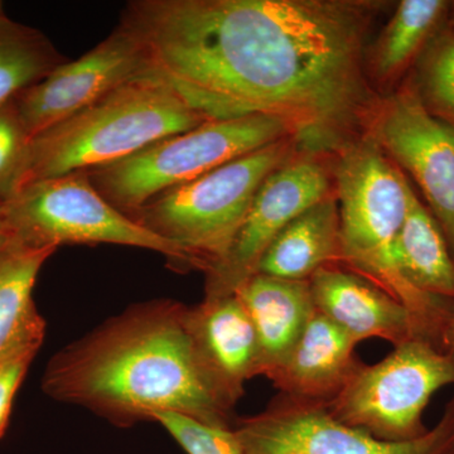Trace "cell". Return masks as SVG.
<instances>
[{
  "instance_id": "5",
  "label": "cell",
  "mask_w": 454,
  "mask_h": 454,
  "mask_svg": "<svg viewBox=\"0 0 454 454\" xmlns=\"http://www.w3.org/2000/svg\"><path fill=\"white\" fill-rule=\"evenodd\" d=\"M297 153L294 139L278 140L164 191L128 217L207 273L225 258L262 182Z\"/></svg>"
},
{
  "instance_id": "10",
  "label": "cell",
  "mask_w": 454,
  "mask_h": 454,
  "mask_svg": "<svg viewBox=\"0 0 454 454\" xmlns=\"http://www.w3.org/2000/svg\"><path fill=\"white\" fill-rule=\"evenodd\" d=\"M333 193V158L300 152L273 170L254 197L225 258L205 273V297L235 294L258 273L260 260L284 227Z\"/></svg>"
},
{
  "instance_id": "27",
  "label": "cell",
  "mask_w": 454,
  "mask_h": 454,
  "mask_svg": "<svg viewBox=\"0 0 454 454\" xmlns=\"http://www.w3.org/2000/svg\"><path fill=\"white\" fill-rule=\"evenodd\" d=\"M9 234L7 217H5L4 203H0V240Z\"/></svg>"
},
{
  "instance_id": "26",
  "label": "cell",
  "mask_w": 454,
  "mask_h": 454,
  "mask_svg": "<svg viewBox=\"0 0 454 454\" xmlns=\"http://www.w3.org/2000/svg\"><path fill=\"white\" fill-rule=\"evenodd\" d=\"M444 349L454 355V303L444 331Z\"/></svg>"
},
{
  "instance_id": "4",
  "label": "cell",
  "mask_w": 454,
  "mask_h": 454,
  "mask_svg": "<svg viewBox=\"0 0 454 454\" xmlns=\"http://www.w3.org/2000/svg\"><path fill=\"white\" fill-rule=\"evenodd\" d=\"M206 121L162 80L153 74L137 77L35 137L20 187L103 168Z\"/></svg>"
},
{
  "instance_id": "2",
  "label": "cell",
  "mask_w": 454,
  "mask_h": 454,
  "mask_svg": "<svg viewBox=\"0 0 454 454\" xmlns=\"http://www.w3.org/2000/svg\"><path fill=\"white\" fill-rule=\"evenodd\" d=\"M187 310L172 300L125 309L59 349L46 367L42 390L118 426L173 411L232 428L235 406L203 363Z\"/></svg>"
},
{
  "instance_id": "28",
  "label": "cell",
  "mask_w": 454,
  "mask_h": 454,
  "mask_svg": "<svg viewBox=\"0 0 454 454\" xmlns=\"http://www.w3.org/2000/svg\"><path fill=\"white\" fill-rule=\"evenodd\" d=\"M453 5H450V9H452V12H450V31L453 33L454 35V3H452Z\"/></svg>"
},
{
  "instance_id": "18",
  "label": "cell",
  "mask_w": 454,
  "mask_h": 454,
  "mask_svg": "<svg viewBox=\"0 0 454 454\" xmlns=\"http://www.w3.org/2000/svg\"><path fill=\"white\" fill-rule=\"evenodd\" d=\"M56 250L35 247L11 232L0 240V357L44 340L46 322L33 301V288Z\"/></svg>"
},
{
  "instance_id": "14",
  "label": "cell",
  "mask_w": 454,
  "mask_h": 454,
  "mask_svg": "<svg viewBox=\"0 0 454 454\" xmlns=\"http://www.w3.org/2000/svg\"><path fill=\"white\" fill-rule=\"evenodd\" d=\"M356 346V340L315 310L270 381L282 396L325 406L364 366Z\"/></svg>"
},
{
  "instance_id": "12",
  "label": "cell",
  "mask_w": 454,
  "mask_h": 454,
  "mask_svg": "<svg viewBox=\"0 0 454 454\" xmlns=\"http://www.w3.org/2000/svg\"><path fill=\"white\" fill-rule=\"evenodd\" d=\"M145 74L149 70L142 47L118 26L94 49L59 66L14 101L33 139Z\"/></svg>"
},
{
  "instance_id": "20",
  "label": "cell",
  "mask_w": 454,
  "mask_h": 454,
  "mask_svg": "<svg viewBox=\"0 0 454 454\" xmlns=\"http://www.w3.org/2000/svg\"><path fill=\"white\" fill-rule=\"evenodd\" d=\"M396 259L403 276L415 289L454 301L452 252L441 226L414 190L397 236Z\"/></svg>"
},
{
  "instance_id": "25",
  "label": "cell",
  "mask_w": 454,
  "mask_h": 454,
  "mask_svg": "<svg viewBox=\"0 0 454 454\" xmlns=\"http://www.w3.org/2000/svg\"><path fill=\"white\" fill-rule=\"evenodd\" d=\"M42 343L43 340H31L0 357V438L8 428L14 397Z\"/></svg>"
},
{
  "instance_id": "23",
  "label": "cell",
  "mask_w": 454,
  "mask_h": 454,
  "mask_svg": "<svg viewBox=\"0 0 454 454\" xmlns=\"http://www.w3.org/2000/svg\"><path fill=\"white\" fill-rule=\"evenodd\" d=\"M31 143L14 98L0 106V203L22 186Z\"/></svg>"
},
{
  "instance_id": "16",
  "label": "cell",
  "mask_w": 454,
  "mask_h": 454,
  "mask_svg": "<svg viewBox=\"0 0 454 454\" xmlns=\"http://www.w3.org/2000/svg\"><path fill=\"white\" fill-rule=\"evenodd\" d=\"M258 342L259 376L270 380L315 313L309 282L255 274L235 293Z\"/></svg>"
},
{
  "instance_id": "11",
  "label": "cell",
  "mask_w": 454,
  "mask_h": 454,
  "mask_svg": "<svg viewBox=\"0 0 454 454\" xmlns=\"http://www.w3.org/2000/svg\"><path fill=\"white\" fill-rule=\"evenodd\" d=\"M367 136L422 191L454 258V124L423 106L405 83L380 98Z\"/></svg>"
},
{
  "instance_id": "13",
  "label": "cell",
  "mask_w": 454,
  "mask_h": 454,
  "mask_svg": "<svg viewBox=\"0 0 454 454\" xmlns=\"http://www.w3.org/2000/svg\"><path fill=\"white\" fill-rule=\"evenodd\" d=\"M317 312L361 342L380 339L394 346L424 340L411 313L387 292L342 267H327L309 279ZM432 343V342H430Z\"/></svg>"
},
{
  "instance_id": "29",
  "label": "cell",
  "mask_w": 454,
  "mask_h": 454,
  "mask_svg": "<svg viewBox=\"0 0 454 454\" xmlns=\"http://www.w3.org/2000/svg\"><path fill=\"white\" fill-rule=\"evenodd\" d=\"M5 17H8V16L4 11V4H3V2H0V20H3V18H5Z\"/></svg>"
},
{
  "instance_id": "21",
  "label": "cell",
  "mask_w": 454,
  "mask_h": 454,
  "mask_svg": "<svg viewBox=\"0 0 454 454\" xmlns=\"http://www.w3.org/2000/svg\"><path fill=\"white\" fill-rule=\"evenodd\" d=\"M66 59L46 35L32 27L0 20V106L40 82Z\"/></svg>"
},
{
  "instance_id": "17",
  "label": "cell",
  "mask_w": 454,
  "mask_h": 454,
  "mask_svg": "<svg viewBox=\"0 0 454 454\" xmlns=\"http://www.w3.org/2000/svg\"><path fill=\"white\" fill-rule=\"evenodd\" d=\"M340 264V208L334 192L284 227L260 260L258 273L309 282L321 269Z\"/></svg>"
},
{
  "instance_id": "15",
  "label": "cell",
  "mask_w": 454,
  "mask_h": 454,
  "mask_svg": "<svg viewBox=\"0 0 454 454\" xmlns=\"http://www.w3.org/2000/svg\"><path fill=\"white\" fill-rule=\"evenodd\" d=\"M187 322L203 363L235 406L245 384L259 376L258 342L243 303L236 294L205 297L188 307Z\"/></svg>"
},
{
  "instance_id": "24",
  "label": "cell",
  "mask_w": 454,
  "mask_h": 454,
  "mask_svg": "<svg viewBox=\"0 0 454 454\" xmlns=\"http://www.w3.org/2000/svg\"><path fill=\"white\" fill-rule=\"evenodd\" d=\"M149 420L160 423L187 454H245L234 428L212 426L173 411H158Z\"/></svg>"
},
{
  "instance_id": "9",
  "label": "cell",
  "mask_w": 454,
  "mask_h": 454,
  "mask_svg": "<svg viewBox=\"0 0 454 454\" xmlns=\"http://www.w3.org/2000/svg\"><path fill=\"white\" fill-rule=\"evenodd\" d=\"M245 454H452L454 397L420 437L387 442L334 419L325 405L280 395L232 426Z\"/></svg>"
},
{
  "instance_id": "1",
  "label": "cell",
  "mask_w": 454,
  "mask_h": 454,
  "mask_svg": "<svg viewBox=\"0 0 454 454\" xmlns=\"http://www.w3.org/2000/svg\"><path fill=\"white\" fill-rule=\"evenodd\" d=\"M382 3L133 0L119 27L149 74L205 121L269 116L301 153L334 158L365 136L379 97L365 42Z\"/></svg>"
},
{
  "instance_id": "19",
  "label": "cell",
  "mask_w": 454,
  "mask_h": 454,
  "mask_svg": "<svg viewBox=\"0 0 454 454\" xmlns=\"http://www.w3.org/2000/svg\"><path fill=\"white\" fill-rule=\"evenodd\" d=\"M450 3L402 0L365 55L366 74L379 88H389L415 65L439 32Z\"/></svg>"
},
{
  "instance_id": "30",
  "label": "cell",
  "mask_w": 454,
  "mask_h": 454,
  "mask_svg": "<svg viewBox=\"0 0 454 454\" xmlns=\"http://www.w3.org/2000/svg\"><path fill=\"white\" fill-rule=\"evenodd\" d=\"M452 454H454V448H453V450H452Z\"/></svg>"
},
{
  "instance_id": "3",
  "label": "cell",
  "mask_w": 454,
  "mask_h": 454,
  "mask_svg": "<svg viewBox=\"0 0 454 454\" xmlns=\"http://www.w3.org/2000/svg\"><path fill=\"white\" fill-rule=\"evenodd\" d=\"M333 179L340 208V267L402 303L423 339L444 349L454 301L418 291L397 264V236L413 192L411 182L367 134L334 155Z\"/></svg>"
},
{
  "instance_id": "8",
  "label": "cell",
  "mask_w": 454,
  "mask_h": 454,
  "mask_svg": "<svg viewBox=\"0 0 454 454\" xmlns=\"http://www.w3.org/2000/svg\"><path fill=\"white\" fill-rule=\"evenodd\" d=\"M454 385V355L426 340L394 346L375 365L364 366L325 405L334 419L387 442L427 432L423 414L430 399Z\"/></svg>"
},
{
  "instance_id": "7",
  "label": "cell",
  "mask_w": 454,
  "mask_h": 454,
  "mask_svg": "<svg viewBox=\"0 0 454 454\" xmlns=\"http://www.w3.org/2000/svg\"><path fill=\"white\" fill-rule=\"evenodd\" d=\"M4 211L9 232L35 247L122 245L162 254L173 269L192 270L176 245L110 205L86 170L29 182L4 203Z\"/></svg>"
},
{
  "instance_id": "6",
  "label": "cell",
  "mask_w": 454,
  "mask_h": 454,
  "mask_svg": "<svg viewBox=\"0 0 454 454\" xmlns=\"http://www.w3.org/2000/svg\"><path fill=\"white\" fill-rule=\"evenodd\" d=\"M284 138H293L288 125L269 116L208 121L88 176L110 205L129 216L164 191Z\"/></svg>"
},
{
  "instance_id": "22",
  "label": "cell",
  "mask_w": 454,
  "mask_h": 454,
  "mask_svg": "<svg viewBox=\"0 0 454 454\" xmlns=\"http://www.w3.org/2000/svg\"><path fill=\"white\" fill-rule=\"evenodd\" d=\"M408 83L430 113L454 124V35L450 29L432 38Z\"/></svg>"
}]
</instances>
